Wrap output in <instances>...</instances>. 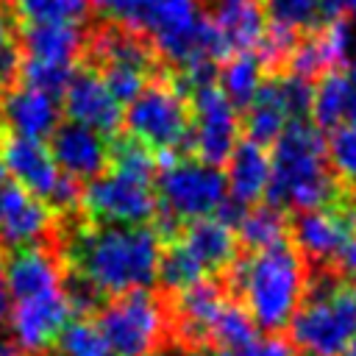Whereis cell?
Listing matches in <instances>:
<instances>
[{
    "mask_svg": "<svg viewBox=\"0 0 356 356\" xmlns=\"http://www.w3.org/2000/svg\"><path fill=\"white\" fill-rule=\"evenodd\" d=\"M164 239L147 225H83L67 242L72 281L67 286L70 306L92 309L100 298H117L147 289L159 278Z\"/></svg>",
    "mask_w": 356,
    "mask_h": 356,
    "instance_id": "cell-1",
    "label": "cell"
},
{
    "mask_svg": "<svg viewBox=\"0 0 356 356\" xmlns=\"http://www.w3.org/2000/svg\"><path fill=\"white\" fill-rule=\"evenodd\" d=\"M222 275L225 292L245 306L256 328L281 334L306 295L309 264L289 239H281L264 250L239 253Z\"/></svg>",
    "mask_w": 356,
    "mask_h": 356,
    "instance_id": "cell-2",
    "label": "cell"
},
{
    "mask_svg": "<svg viewBox=\"0 0 356 356\" xmlns=\"http://www.w3.org/2000/svg\"><path fill=\"white\" fill-rule=\"evenodd\" d=\"M345 186L339 184L323 131L309 120H292L273 145L267 206L286 214L331 206Z\"/></svg>",
    "mask_w": 356,
    "mask_h": 356,
    "instance_id": "cell-3",
    "label": "cell"
},
{
    "mask_svg": "<svg viewBox=\"0 0 356 356\" xmlns=\"http://www.w3.org/2000/svg\"><path fill=\"white\" fill-rule=\"evenodd\" d=\"M292 345L309 356H342L356 337V292L334 264L309 267L306 295L289 323Z\"/></svg>",
    "mask_w": 356,
    "mask_h": 356,
    "instance_id": "cell-4",
    "label": "cell"
},
{
    "mask_svg": "<svg viewBox=\"0 0 356 356\" xmlns=\"http://www.w3.org/2000/svg\"><path fill=\"white\" fill-rule=\"evenodd\" d=\"M159 214L175 220L178 225L214 217L228 197V181L220 167L203 164L195 156H164L156 172Z\"/></svg>",
    "mask_w": 356,
    "mask_h": 356,
    "instance_id": "cell-5",
    "label": "cell"
},
{
    "mask_svg": "<svg viewBox=\"0 0 356 356\" xmlns=\"http://www.w3.org/2000/svg\"><path fill=\"white\" fill-rule=\"evenodd\" d=\"M122 125L125 136L145 145L150 153H156V159L178 156V150L189 142V100L170 81L147 83L125 106Z\"/></svg>",
    "mask_w": 356,
    "mask_h": 356,
    "instance_id": "cell-6",
    "label": "cell"
},
{
    "mask_svg": "<svg viewBox=\"0 0 356 356\" xmlns=\"http://www.w3.org/2000/svg\"><path fill=\"white\" fill-rule=\"evenodd\" d=\"M100 331L117 356H150L164 348L170 314L150 289H134L111 298L97 317Z\"/></svg>",
    "mask_w": 356,
    "mask_h": 356,
    "instance_id": "cell-7",
    "label": "cell"
},
{
    "mask_svg": "<svg viewBox=\"0 0 356 356\" xmlns=\"http://www.w3.org/2000/svg\"><path fill=\"white\" fill-rule=\"evenodd\" d=\"M81 209L95 225H147L159 211V197L150 181L111 170L81 189Z\"/></svg>",
    "mask_w": 356,
    "mask_h": 356,
    "instance_id": "cell-8",
    "label": "cell"
},
{
    "mask_svg": "<svg viewBox=\"0 0 356 356\" xmlns=\"http://www.w3.org/2000/svg\"><path fill=\"white\" fill-rule=\"evenodd\" d=\"M186 100H189V117H192L186 150L203 164H211V167L225 164L242 131V120L236 108L228 103V97L217 83L197 86L195 92L186 95Z\"/></svg>",
    "mask_w": 356,
    "mask_h": 356,
    "instance_id": "cell-9",
    "label": "cell"
},
{
    "mask_svg": "<svg viewBox=\"0 0 356 356\" xmlns=\"http://www.w3.org/2000/svg\"><path fill=\"white\" fill-rule=\"evenodd\" d=\"M70 298L67 289L39 295V298H25V300H11L8 309V325L14 334V345L28 353H42L50 345H56L58 334L70 323Z\"/></svg>",
    "mask_w": 356,
    "mask_h": 356,
    "instance_id": "cell-10",
    "label": "cell"
},
{
    "mask_svg": "<svg viewBox=\"0 0 356 356\" xmlns=\"http://www.w3.org/2000/svg\"><path fill=\"white\" fill-rule=\"evenodd\" d=\"M61 106L70 122L86 125L100 134H114L122 125L125 106L111 95L108 83L97 70L72 72L67 89L61 92Z\"/></svg>",
    "mask_w": 356,
    "mask_h": 356,
    "instance_id": "cell-11",
    "label": "cell"
},
{
    "mask_svg": "<svg viewBox=\"0 0 356 356\" xmlns=\"http://www.w3.org/2000/svg\"><path fill=\"white\" fill-rule=\"evenodd\" d=\"M0 161L17 186L42 197L50 206L64 172L58 170V164H56V159L44 142L11 134V136H6V142L0 147Z\"/></svg>",
    "mask_w": 356,
    "mask_h": 356,
    "instance_id": "cell-12",
    "label": "cell"
},
{
    "mask_svg": "<svg viewBox=\"0 0 356 356\" xmlns=\"http://www.w3.org/2000/svg\"><path fill=\"white\" fill-rule=\"evenodd\" d=\"M50 153L67 178L92 181L108 170L111 142L100 131H92L78 122H64L50 136Z\"/></svg>",
    "mask_w": 356,
    "mask_h": 356,
    "instance_id": "cell-13",
    "label": "cell"
},
{
    "mask_svg": "<svg viewBox=\"0 0 356 356\" xmlns=\"http://www.w3.org/2000/svg\"><path fill=\"white\" fill-rule=\"evenodd\" d=\"M228 300L231 298L225 292V284L211 281V278H203V281L175 292L170 320L175 325L178 342H184L189 348H209V331Z\"/></svg>",
    "mask_w": 356,
    "mask_h": 356,
    "instance_id": "cell-14",
    "label": "cell"
},
{
    "mask_svg": "<svg viewBox=\"0 0 356 356\" xmlns=\"http://www.w3.org/2000/svg\"><path fill=\"white\" fill-rule=\"evenodd\" d=\"M53 225V209L17 186L11 178L0 184V242L11 248H25V245H39V239L50 231Z\"/></svg>",
    "mask_w": 356,
    "mask_h": 356,
    "instance_id": "cell-15",
    "label": "cell"
},
{
    "mask_svg": "<svg viewBox=\"0 0 356 356\" xmlns=\"http://www.w3.org/2000/svg\"><path fill=\"white\" fill-rule=\"evenodd\" d=\"M203 14L214 28L225 56L256 50L267 28L264 0H209Z\"/></svg>",
    "mask_w": 356,
    "mask_h": 356,
    "instance_id": "cell-16",
    "label": "cell"
},
{
    "mask_svg": "<svg viewBox=\"0 0 356 356\" xmlns=\"http://www.w3.org/2000/svg\"><path fill=\"white\" fill-rule=\"evenodd\" d=\"M0 114L14 136L39 139V142L53 136L56 128L61 125L58 97L39 92L33 86H25V83L17 89H6V95L0 100Z\"/></svg>",
    "mask_w": 356,
    "mask_h": 356,
    "instance_id": "cell-17",
    "label": "cell"
},
{
    "mask_svg": "<svg viewBox=\"0 0 356 356\" xmlns=\"http://www.w3.org/2000/svg\"><path fill=\"white\" fill-rule=\"evenodd\" d=\"M6 289L11 300L39 298L64 289V275L58 259L44 245H25L14 248L6 261Z\"/></svg>",
    "mask_w": 356,
    "mask_h": 356,
    "instance_id": "cell-18",
    "label": "cell"
},
{
    "mask_svg": "<svg viewBox=\"0 0 356 356\" xmlns=\"http://www.w3.org/2000/svg\"><path fill=\"white\" fill-rule=\"evenodd\" d=\"M178 239L184 242V248L195 256V261L203 267V273L209 275H222L239 256V242L236 234L220 222L217 217H206V220H195L186 222L184 231L178 234Z\"/></svg>",
    "mask_w": 356,
    "mask_h": 356,
    "instance_id": "cell-19",
    "label": "cell"
},
{
    "mask_svg": "<svg viewBox=\"0 0 356 356\" xmlns=\"http://www.w3.org/2000/svg\"><path fill=\"white\" fill-rule=\"evenodd\" d=\"M312 114L323 134L356 120V61L350 67H337L317 81Z\"/></svg>",
    "mask_w": 356,
    "mask_h": 356,
    "instance_id": "cell-20",
    "label": "cell"
},
{
    "mask_svg": "<svg viewBox=\"0 0 356 356\" xmlns=\"http://www.w3.org/2000/svg\"><path fill=\"white\" fill-rule=\"evenodd\" d=\"M286 125H289V111L281 97L278 75H264L253 103L245 108V117H242L245 139L259 147H267V145H275V139L284 134Z\"/></svg>",
    "mask_w": 356,
    "mask_h": 356,
    "instance_id": "cell-21",
    "label": "cell"
},
{
    "mask_svg": "<svg viewBox=\"0 0 356 356\" xmlns=\"http://www.w3.org/2000/svg\"><path fill=\"white\" fill-rule=\"evenodd\" d=\"M225 181H228V195L245 206L264 197L267 184H270V156L264 153V147L248 139L236 142L234 153L228 156Z\"/></svg>",
    "mask_w": 356,
    "mask_h": 356,
    "instance_id": "cell-22",
    "label": "cell"
},
{
    "mask_svg": "<svg viewBox=\"0 0 356 356\" xmlns=\"http://www.w3.org/2000/svg\"><path fill=\"white\" fill-rule=\"evenodd\" d=\"M25 58L72 67L83 50V33L78 25H33L22 31Z\"/></svg>",
    "mask_w": 356,
    "mask_h": 356,
    "instance_id": "cell-23",
    "label": "cell"
},
{
    "mask_svg": "<svg viewBox=\"0 0 356 356\" xmlns=\"http://www.w3.org/2000/svg\"><path fill=\"white\" fill-rule=\"evenodd\" d=\"M234 234H236L239 250H245V253L264 250V248L289 236V214L281 211V209H273L267 203L256 206V209H248Z\"/></svg>",
    "mask_w": 356,
    "mask_h": 356,
    "instance_id": "cell-24",
    "label": "cell"
},
{
    "mask_svg": "<svg viewBox=\"0 0 356 356\" xmlns=\"http://www.w3.org/2000/svg\"><path fill=\"white\" fill-rule=\"evenodd\" d=\"M264 81V67L256 58V53H234L225 58V67L220 70V89L228 97L234 108H248Z\"/></svg>",
    "mask_w": 356,
    "mask_h": 356,
    "instance_id": "cell-25",
    "label": "cell"
},
{
    "mask_svg": "<svg viewBox=\"0 0 356 356\" xmlns=\"http://www.w3.org/2000/svg\"><path fill=\"white\" fill-rule=\"evenodd\" d=\"M11 8L25 28L81 25L92 8V0H11Z\"/></svg>",
    "mask_w": 356,
    "mask_h": 356,
    "instance_id": "cell-26",
    "label": "cell"
},
{
    "mask_svg": "<svg viewBox=\"0 0 356 356\" xmlns=\"http://www.w3.org/2000/svg\"><path fill=\"white\" fill-rule=\"evenodd\" d=\"M256 331L259 328L250 320V314L245 312V306L236 300H228L209 331V348L220 350V353H234V350L250 345L253 339H259Z\"/></svg>",
    "mask_w": 356,
    "mask_h": 356,
    "instance_id": "cell-27",
    "label": "cell"
},
{
    "mask_svg": "<svg viewBox=\"0 0 356 356\" xmlns=\"http://www.w3.org/2000/svg\"><path fill=\"white\" fill-rule=\"evenodd\" d=\"M56 356H117L95 320L78 317L64 325L56 339Z\"/></svg>",
    "mask_w": 356,
    "mask_h": 356,
    "instance_id": "cell-28",
    "label": "cell"
},
{
    "mask_svg": "<svg viewBox=\"0 0 356 356\" xmlns=\"http://www.w3.org/2000/svg\"><path fill=\"white\" fill-rule=\"evenodd\" d=\"M300 33L284 22H275V19H267V28L256 44V58L261 61L264 67V75H284L286 72V64H289V56L298 44Z\"/></svg>",
    "mask_w": 356,
    "mask_h": 356,
    "instance_id": "cell-29",
    "label": "cell"
},
{
    "mask_svg": "<svg viewBox=\"0 0 356 356\" xmlns=\"http://www.w3.org/2000/svg\"><path fill=\"white\" fill-rule=\"evenodd\" d=\"M203 278H206L203 267L195 261V256L184 248V242L178 236L164 245L161 261H159V281L167 289L181 292V289H186V286H192V284H197Z\"/></svg>",
    "mask_w": 356,
    "mask_h": 356,
    "instance_id": "cell-30",
    "label": "cell"
},
{
    "mask_svg": "<svg viewBox=\"0 0 356 356\" xmlns=\"http://www.w3.org/2000/svg\"><path fill=\"white\" fill-rule=\"evenodd\" d=\"M108 167L114 172H122V175H131V178L153 184L156 172H159V159L145 145L134 142L131 136H122V139L111 142V161H108Z\"/></svg>",
    "mask_w": 356,
    "mask_h": 356,
    "instance_id": "cell-31",
    "label": "cell"
},
{
    "mask_svg": "<svg viewBox=\"0 0 356 356\" xmlns=\"http://www.w3.org/2000/svg\"><path fill=\"white\" fill-rule=\"evenodd\" d=\"M328 145V161L339 178V184L350 192H356V120L334 128L325 139Z\"/></svg>",
    "mask_w": 356,
    "mask_h": 356,
    "instance_id": "cell-32",
    "label": "cell"
},
{
    "mask_svg": "<svg viewBox=\"0 0 356 356\" xmlns=\"http://www.w3.org/2000/svg\"><path fill=\"white\" fill-rule=\"evenodd\" d=\"M267 19L284 22L295 31H317L325 25L320 0H264Z\"/></svg>",
    "mask_w": 356,
    "mask_h": 356,
    "instance_id": "cell-33",
    "label": "cell"
},
{
    "mask_svg": "<svg viewBox=\"0 0 356 356\" xmlns=\"http://www.w3.org/2000/svg\"><path fill=\"white\" fill-rule=\"evenodd\" d=\"M278 86H281V97L284 106L289 111V122L292 120H306L312 111V100H314V83L298 75H278Z\"/></svg>",
    "mask_w": 356,
    "mask_h": 356,
    "instance_id": "cell-34",
    "label": "cell"
},
{
    "mask_svg": "<svg viewBox=\"0 0 356 356\" xmlns=\"http://www.w3.org/2000/svg\"><path fill=\"white\" fill-rule=\"evenodd\" d=\"M222 356H298V348L284 339L281 334H270L261 339H253L250 345L234 350V353H222Z\"/></svg>",
    "mask_w": 356,
    "mask_h": 356,
    "instance_id": "cell-35",
    "label": "cell"
},
{
    "mask_svg": "<svg viewBox=\"0 0 356 356\" xmlns=\"http://www.w3.org/2000/svg\"><path fill=\"white\" fill-rule=\"evenodd\" d=\"M19 67H22V58H19V47L14 42L3 44L0 47V89H11V81L19 75Z\"/></svg>",
    "mask_w": 356,
    "mask_h": 356,
    "instance_id": "cell-36",
    "label": "cell"
},
{
    "mask_svg": "<svg viewBox=\"0 0 356 356\" xmlns=\"http://www.w3.org/2000/svg\"><path fill=\"white\" fill-rule=\"evenodd\" d=\"M334 267L339 270V275H342V278L350 284V289L356 292V239L348 242V248L339 253V259H337Z\"/></svg>",
    "mask_w": 356,
    "mask_h": 356,
    "instance_id": "cell-37",
    "label": "cell"
},
{
    "mask_svg": "<svg viewBox=\"0 0 356 356\" xmlns=\"http://www.w3.org/2000/svg\"><path fill=\"white\" fill-rule=\"evenodd\" d=\"M8 309H11V298H8V289H6V261L0 256V323L8 317Z\"/></svg>",
    "mask_w": 356,
    "mask_h": 356,
    "instance_id": "cell-38",
    "label": "cell"
},
{
    "mask_svg": "<svg viewBox=\"0 0 356 356\" xmlns=\"http://www.w3.org/2000/svg\"><path fill=\"white\" fill-rule=\"evenodd\" d=\"M11 42V14L6 11V6L0 3V47Z\"/></svg>",
    "mask_w": 356,
    "mask_h": 356,
    "instance_id": "cell-39",
    "label": "cell"
},
{
    "mask_svg": "<svg viewBox=\"0 0 356 356\" xmlns=\"http://www.w3.org/2000/svg\"><path fill=\"white\" fill-rule=\"evenodd\" d=\"M0 356H22V350L14 342H8V339L0 337Z\"/></svg>",
    "mask_w": 356,
    "mask_h": 356,
    "instance_id": "cell-40",
    "label": "cell"
},
{
    "mask_svg": "<svg viewBox=\"0 0 356 356\" xmlns=\"http://www.w3.org/2000/svg\"><path fill=\"white\" fill-rule=\"evenodd\" d=\"M339 11H342V17L356 19V0H339Z\"/></svg>",
    "mask_w": 356,
    "mask_h": 356,
    "instance_id": "cell-41",
    "label": "cell"
},
{
    "mask_svg": "<svg viewBox=\"0 0 356 356\" xmlns=\"http://www.w3.org/2000/svg\"><path fill=\"white\" fill-rule=\"evenodd\" d=\"M181 356H217L211 348H189V350H184Z\"/></svg>",
    "mask_w": 356,
    "mask_h": 356,
    "instance_id": "cell-42",
    "label": "cell"
},
{
    "mask_svg": "<svg viewBox=\"0 0 356 356\" xmlns=\"http://www.w3.org/2000/svg\"><path fill=\"white\" fill-rule=\"evenodd\" d=\"M342 356H356V337H353V339H350V342L345 345V350H342Z\"/></svg>",
    "mask_w": 356,
    "mask_h": 356,
    "instance_id": "cell-43",
    "label": "cell"
},
{
    "mask_svg": "<svg viewBox=\"0 0 356 356\" xmlns=\"http://www.w3.org/2000/svg\"><path fill=\"white\" fill-rule=\"evenodd\" d=\"M150 356H175V353H170L167 348H161V350H156V353H150Z\"/></svg>",
    "mask_w": 356,
    "mask_h": 356,
    "instance_id": "cell-44",
    "label": "cell"
},
{
    "mask_svg": "<svg viewBox=\"0 0 356 356\" xmlns=\"http://www.w3.org/2000/svg\"><path fill=\"white\" fill-rule=\"evenodd\" d=\"M3 142H6V136H3V128H0V147H3Z\"/></svg>",
    "mask_w": 356,
    "mask_h": 356,
    "instance_id": "cell-45",
    "label": "cell"
}]
</instances>
